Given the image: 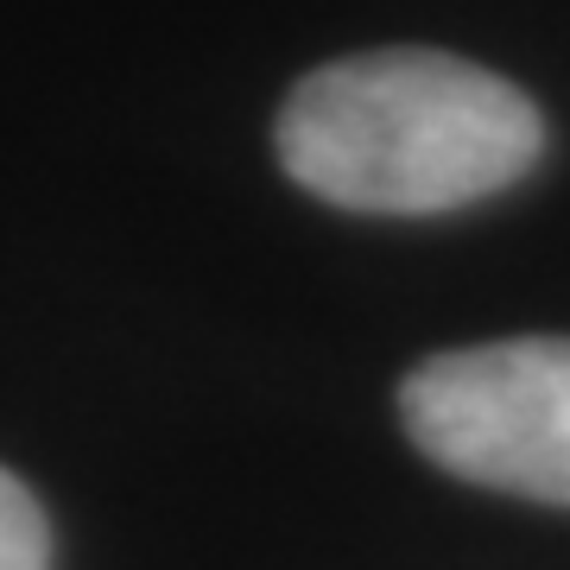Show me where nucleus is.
<instances>
[{
	"label": "nucleus",
	"instance_id": "nucleus-1",
	"mask_svg": "<svg viewBox=\"0 0 570 570\" xmlns=\"http://www.w3.org/2000/svg\"><path fill=\"white\" fill-rule=\"evenodd\" d=\"M285 178L362 216H444L501 197L546 153L527 89L450 51H355L311 70L273 127Z\"/></svg>",
	"mask_w": 570,
	"mask_h": 570
},
{
	"label": "nucleus",
	"instance_id": "nucleus-2",
	"mask_svg": "<svg viewBox=\"0 0 570 570\" xmlns=\"http://www.w3.org/2000/svg\"><path fill=\"white\" fill-rule=\"evenodd\" d=\"M400 419L450 475L570 508V336L444 348L400 381Z\"/></svg>",
	"mask_w": 570,
	"mask_h": 570
},
{
	"label": "nucleus",
	"instance_id": "nucleus-3",
	"mask_svg": "<svg viewBox=\"0 0 570 570\" xmlns=\"http://www.w3.org/2000/svg\"><path fill=\"white\" fill-rule=\"evenodd\" d=\"M0 570H51V527L39 494L0 469Z\"/></svg>",
	"mask_w": 570,
	"mask_h": 570
}]
</instances>
